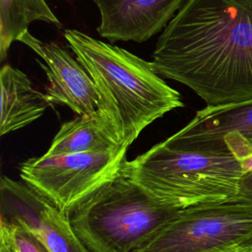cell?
Instances as JSON below:
<instances>
[{
	"label": "cell",
	"mask_w": 252,
	"mask_h": 252,
	"mask_svg": "<svg viewBox=\"0 0 252 252\" xmlns=\"http://www.w3.org/2000/svg\"><path fill=\"white\" fill-rule=\"evenodd\" d=\"M151 62L207 105L252 98V0H186Z\"/></svg>",
	"instance_id": "1"
},
{
	"label": "cell",
	"mask_w": 252,
	"mask_h": 252,
	"mask_svg": "<svg viewBox=\"0 0 252 252\" xmlns=\"http://www.w3.org/2000/svg\"><path fill=\"white\" fill-rule=\"evenodd\" d=\"M63 34L93 79L99 109L122 144L129 147L148 125L183 106L180 94L159 77L152 62L78 30L66 29Z\"/></svg>",
	"instance_id": "2"
},
{
	"label": "cell",
	"mask_w": 252,
	"mask_h": 252,
	"mask_svg": "<svg viewBox=\"0 0 252 252\" xmlns=\"http://www.w3.org/2000/svg\"><path fill=\"white\" fill-rule=\"evenodd\" d=\"M179 211L150 196L122 165L68 217L90 252H136Z\"/></svg>",
	"instance_id": "3"
},
{
	"label": "cell",
	"mask_w": 252,
	"mask_h": 252,
	"mask_svg": "<svg viewBox=\"0 0 252 252\" xmlns=\"http://www.w3.org/2000/svg\"><path fill=\"white\" fill-rule=\"evenodd\" d=\"M123 167L154 199L180 210L237 195L243 175L233 156L180 150L164 142L126 159Z\"/></svg>",
	"instance_id": "4"
},
{
	"label": "cell",
	"mask_w": 252,
	"mask_h": 252,
	"mask_svg": "<svg viewBox=\"0 0 252 252\" xmlns=\"http://www.w3.org/2000/svg\"><path fill=\"white\" fill-rule=\"evenodd\" d=\"M252 241V199L182 209L136 252H236Z\"/></svg>",
	"instance_id": "5"
},
{
	"label": "cell",
	"mask_w": 252,
	"mask_h": 252,
	"mask_svg": "<svg viewBox=\"0 0 252 252\" xmlns=\"http://www.w3.org/2000/svg\"><path fill=\"white\" fill-rule=\"evenodd\" d=\"M128 147L114 152L46 155L20 165L23 181L42 199L69 215L84 199L114 177Z\"/></svg>",
	"instance_id": "6"
},
{
	"label": "cell",
	"mask_w": 252,
	"mask_h": 252,
	"mask_svg": "<svg viewBox=\"0 0 252 252\" xmlns=\"http://www.w3.org/2000/svg\"><path fill=\"white\" fill-rule=\"evenodd\" d=\"M163 142L185 151L233 156L241 162L252 156V98L207 105Z\"/></svg>",
	"instance_id": "7"
},
{
	"label": "cell",
	"mask_w": 252,
	"mask_h": 252,
	"mask_svg": "<svg viewBox=\"0 0 252 252\" xmlns=\"http://www.w3.org/2000/svg\"><path fill=\"white\" fill-rule=\"evenodd\" d=\"M18 41L33 50L43 61L48 86L45 97L49 104H64L78 115H91L100 106L97 89L83 64L65 48L52 41H41L28 31Z\"/></svg>",
	"instance_id": "8"
},
{
	"label": "cell",
	"mask_w": 252,
	"mask_h": 252,
	"mask_svg": "<svg viewBox=\"0 0 252 252\" xmlns=\"http://www.w3.org/2000/svg\"><path fill=\"white\" fill-rule=\"evenodd\" d=\"M0 195V218L18 220L33 228L51 252H90L72 228L68 215L26 183L2 176Z\"/></svg>",
	"instance_id": "9"
},
{
	"label": "cell",
	"mask_w": 252,
	"mask_h": 252,
	"mask_svg": "<svg viewBox=\"0 0 252 252\" xmlns=\"http://www.w3.org/2000/svg\"><path fill=\"white\" fill-rule=\"evenodd\" d=\"M100 22L96 31L110 42H144L163 31L186 0H92Z\"/></svg>",
	"instance_id": "10"
},
{
	"label": "cell",
	"mask_w": 252,
	"mask_h": 252,
	"mask_svg": "<svg viewBox=\"0 0 252 252\" xmlns=\"http://www.w3.org/2000/svg\"><path fill=\"white\" fill-rule=\"evenodd\" d=\"M0 88L1 136L35 121L49 105L44 93L36 90L24 72L9 64L0 70Z\"/></svg>",
	"instance_id": "11"
},
{
	"label": "cell",
	"mask_w": 252,
	"mask_h": 252,
	"mask_svg": "<svg viewBox=\"0 0 252 252\" xmlns=\"http://www.w3.org/2000/svg\"><path fill=\"white\" fill-rule=\"evenodd\" d=\"M124 146L109 117L98 108L91 115H78L63 123L45 154L107 153Z\"/></svg>",
	"instance_id": "12"
},
{
	"label": "cell",
	"mask_w": 252,
	"mask_h": 252,
	"mask_svg": "<svg viewBox=\"0 0 252 252\" xmlns=\"http://www.w3.org/2000/svg\"><path fill=\"white\" fill-rule=\"evenodd\" d=\"M33 21L62 28L45 0H0V59L4 60L14 41L27 32Z\"/></svg>",
	"instance_id": "13"
},
{
	"label": "cell",
	"mask_w": 252,
	"mask_h": 252,
	"mask_svg": "<svg viewBox=\"0 0 252 252\" xmlns=\"http://www.w3.org/2000/svg\"><path fill=\"white\" fill-rule=\"evenodd\" d=\"M0 228L8 232L18 252H51L33 228L18 220L1 218Z\"/></svg>",
	"instance_id": "14"
},
{
	"label": "cell",
	"mask_w": 252,
	"mask_h": 252,
	"mask_svg": "<svg viewBox=\"0 0 252 252\" xmlns=\"http://www.w3.org/2000/svg\"><path fill=\"white\" fill-rule=\"evenodd\" d=\"M238 194L252 199V171L245 172L241 176Z\"/></svg>",
	"instance_id": "15"
},
{
	"label": "cell",
	"mask_w": 252,
	"mask_h": 252,
	"mask_svg": "<svg viewBox=\"0 0 252 252\" xmlns=\"http://www.w3.org/2000/svg\"><path fill=\"white\" fill-rule=\"evenodd\" d=\"M0 252H18L8 232L0 228Z\"/></svg>",
	"instance_id": "16"
},
{
	"label": "cell",
	"mask_w": 252,
	"mask_h": 252,
	"mask_svg": "<svg viewBox=\"0 0 252 252\" xmlns=\"http://www.w3.org/2000/svg\"><path fill=\"white\" fill-rule=\"evenodd\" d=\"M238 252H252V241L248 245H246L244 248L239 250Z\"/></svg>",
	"instance_id": "17"
}]
</instances>
